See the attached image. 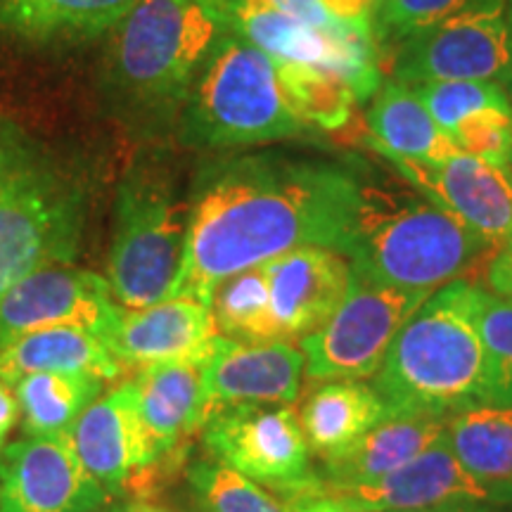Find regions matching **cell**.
<instances>
[{"label": "cell", "instance_id": "cell-3", "mask_svg": "<svg viewBox=\"0 0 512 512\" xmlns=\"http://www.w3.org/2000/svg\"><path fill=\"white\" fill-rule=\"evenodd\" d=\"M489 247L411 183L358 181L356 214L339 254L373 283L434 292L458 280Z\"/></svg>", "mask_w": 512, "mask_h": 512}, {"label": "cell", "instance_id": "cell-36", "mask_svg": "<svg viewBox=\"0 0 512 512\" xmlns=\"http://www.w3.org/2000/svg\"><path fill=\"white\" fill-rule=\"evenodd\" d=\"M486 280H489L494 294L512 302V242L503 245L501 252L494 256L489 271H486Z\"/></svg>", "mask_w": 512, "mask_h": 512}, {"label": "cell", "instance_id": "cell-41", "mask_svg": "<svg viewBox=\"0 0 512 512\" xmlns=\"http://www.w3.org/2000/svg\"><path fill=\"white\" fill-rule=\"evenodd\" d=\"M505 17H508V24H510V29H512V0H508V15H505Z\"/></svg>", "mask_w": 512, "mask_h": 512}, {"label": "cell", "instance_id": "cell-26", "mask_svg": "<svg viewBox=\"0 0 512 512\" xmlns=\"http://www.w3.org/2000/svg\"><path fill=\"white\" fill-rule=\"evenodd\" d=\"M136 3L138 0H0V27L36 41L98 36L121 22Z\"/></svg>", "mask_w": 512, "mask_h": 512}, {"label": "cell", "instance_id": "cell-39", "mask_svg": "<svg viewBox=\"0 0 512 512\" xmlns=\"http://www.w3.org/2000/svg\"><path fill=\"white\" fill-rule=\"evenodd\" d=\"M19 418V403L15 396V389L8 382L0 380V451H3L5 439L10 437L12 427L17 425Z\"/></svg>", "mask_w": 512, "mask_h": 512}, {"label": "cell", "instance_id": "cell-29", "mask_svg": "<svg viewBox=\"0 0 512 512\" xmlns=\"http://www.w3.org/2000/svg\"><path fill=\"white\" fill-rule=\"evenodd\" d=\"M285 83L290 88L299 112L309 121L311 128L337 131L347 124L354 105L358 102L354 86L342 72L316 64L280 62Z\"/></svg>", "mask_w": 512, "mask_h": 512}, {"label": "cell", "instance_id": "cell-21", "mask_svg": "<svg viewBox=\"0 0 512 512\" xmlns=\"http://www.w3.org/2000/svg\"><path fill=\"white\" fill-rule=\"evenodd\" d=\"M446 415L389 413L354 446L325 460L328 484L373 482L399 470L446 437Z\"/></svg>", "mask_w": 512, "mask_h": 512}, {"label": "cell", "instance_id": "cell-2", "mask_svg": "<svg viewBox=\"0 0 512 512\" xmlns=\"http://www.w3.org/2000/svg\"><path fill=\"white\" fill-rule=\"evenodd\" d=\"M479 287L453 280L422 302L373 375L389 413L446 415L484 403Z\"/></svg>", "mask_w": 512, "mask_h": 512}, {"label": "cell", "instance_id": "cell-38", "mask_svg": "<svg viewBox=\"0 0 512 512\" xmlns=\"http://www.w3.org/2000/svg\"><path fill=\"white\" fill-rule=\"evenodd\" d=\"M292 512H366L358 505L344 501V498L332 496L325 491V486L316 494L302 496L292 503Z\"/></svg>", "mask_w": 512, "mask_h": 512}, {"label": "cell", "instance_id": "cell-12", "mask_svg": "<svg viewBox=\"0 0 512 512\" xmlns=\"http://www.w3.org/2000/svg\"><path fill=\"white\" fill-rule=\"evenodd\" d=\"M121 318L107 278L53 264L38 268L0 299V347L27 332L48 328L91 330L107 342Z\"/></svg>", "mask_w": 512, "mask_h": 512}, {"label": "cell", "instance_id": "cell-7", "mask_svg": "<svg viewBox=\"0 0 512 512\" xmlns=\"http://www.w3.org/2000/svg\"><path fill=\"white\" fill-rule=\"evenodd\" d=\"M430 294L373 283L351 271L344 302L323 328L299 344L306 358V377L337 382L373 377L403 323Z\"/></svg>", "mask_w": 512, "mask_h": 512}, {"label": "cell", "instance_id": "cell-28", "mask_svg": "<svg viewBox=\"0 0 512 512\" xmlns=\"http://www.w3.org/2000/svg\"><path fill=\"white\" fill-rule=\"evenodd\" d=\"M219 335L233 342H280L275 332L264 266H252L228 278L211 299Z\"/></svg>", "mask_w": 512, "mask_h": 512}, {"label": "cell", "instance_id": "cell-6", "mask_svg": "<svg viewBox=\"0 0 512 512\" xmlns=\"http://www.w3.org/2000/svg\"><path fill=\"white\" fill-rule=\"evenodd\" d=\"M190 204L152 164H136L117 192L107 283L121 309H145L171 297L183 266Z\"/></svg>", "mask_w": 512, "mask_h": 512}, {"label": "cell", "instance_id": "cell-14", "mask_svg": "<svg viewBox=\"0 0 512 512\" xmlns=\"http://www.w3.org/2000/svg\"><path fill=\"white\" fill-rule=\"evenodd\" d=\"M107 491L67 434L27 437L0 451V512H100Z\"/></svg>", "mask_w": 512, "mask_h": 512}, {"label": "cell", "instance_id": "cell-23", "mask_svg": "<svg viewBox=\"0 0 512 512\" xmlns=\"http://www.w3.org/2000/svg\"><path fill=\"white\" fill-rule=\"evenodd\" d=\"M387 415V406L370 384L339 380L313 392L299 420L309 448L325 463L354 446Z\"/></svg>", "mask_w": 512, "mask_h": 512}, {"label": "cell", "instance_id": "cell-1", "mask_svg": "<svg viewBox=\"0 0 512 512\" xmlns=\"http://www.w3.org/2000/svg\"><path fill=\"white\" fill-rule=\"evenodd\" d=\"M358 178L335 164L254 155L211 164L190 202L183 266L171 297L211 304L228 278L299 247H342Z\"/></svg>", "mask_w": 512, "mask_h": 512}, {"label": "cell", "instance_id": "cell-24", "mask_svg": "<svg viewBox=\"0 0 512 512\" xmlns=\"http://www.w3.org/2000/svg\"><path fill=\"white\" fill-rule=\"evenodd\" d=\"M446 441L479 482L512 501V408L472 406L448 418Z\"/></svg>", "mask_w": 512, "mask_h": 512}, {"label": "cell", "instance_id": "cell-30", "mask_svg": "<svg viewBox=\"0 0 512 512\" xmlns=\"http://www.w3.org/2000/svg\"><path fill=\"white\" fill-rule=\"evenodd\" d=\"M484 347V403L512 408V302L479 287L477 311Z\"/></svg>", "mask_w": 512, "mask_h": 512}, {"label": "cell", "instance_id": "cell-33", "mask_svg": "<svg viewBox=\"0 0 512 512\" xmlns=\"http://www.w3.org/2000/svg\"><path fill=\"white\" fill-rule=\"evenodd\" d=\"M413 88L420 95L422 105L430 112L434 124L446 136H451V131L460 121L477 112H512L503 83L496 81H427Z\"/></svg>", "mask_w": 512, "mask_h": 512}, {"label": "cell", "instance_id": "cell-32", "mask_svg": "<svg viewBox=\"0 0 512 512\" xmlns=\"http://www.w3.org/2000/svg\"><path fill=\"white\" fill-rule=\"evenodd\" d=\"M188 479L207 512H292V505L223 463H197Z\"/></svg>", "mask_w": 512, "mask_h": 512}, {"label": "cell", "instance_id": "cell-17", "mask_svg": "<svg viewBox=\"0 0 512 512\" xmlns=\"http://www.w3.org/2000/svg\"><path fill=\"white\" fill-rule=\"evenodd\" d=\"M261 266L280 342H302L323 328L351 285L349 259L330 247H299Z\"/></svg>", "mask_w": 512, "mask_h": 512}, {"label": "cell", "instance_id": "cell-40", "mask_svg": "<svg viewBox=\"0 0 512 512\" xmlns=\"http://www.w3.org/2000/svg\"><path fill=\"white\" fill-rule=\"evenodd\" d=\"M420 512H494L484 503H460V505H444V508L420 510Z\"/></svg>", "mask_w": 512, "mask_h": 512}, {"label": "cell", "instance_id": "cell-42", "mask_svg": "<svg viewBox=\"0 0 512 512\" xmlns=\"http://www.w3.org/2000/svg\"><path fill=\"white\" fill-rule=\"evenodd\" d=\"M131 512H162V510H157V508H133Z\"/></svg>", "mask_w": 512, "mask_h": 512}, {"label": "cell", "instance_id": "cell-20", "mask_svg": "<svg viewBox=\"0 0 512 512\" xmlns=\"http://www.w3.org/2000/svg\"><path fill=\"white\" fill-rule=\"evenodd\" d=\"M128 382L155 458L207 425L211 406L202 380V361L155 363L140 368Z\"/></svg>", "mask_w": 512, "mask_h": 512}, {"label": "cell", "instance_id": "cell-9", "mask_svg": "<svg viewBox=\"0 0 512 512\" xmlns=\"http://www.w3.org/2000/svg\"><path fill=\"white\" fill-rule=\"evenodd\" d=\"M202 430L211 456L256 484L287 491L294 501L323 489L311 472L309 441L292 406L223 408Z\"/></svg>", "mask_w": 512, "mask_h": 512}, {"label": "cell", "instance_id": "cell-35", "mask_svg": "<svg viewBox=\"0 0 512 512\" xmlns=\"http://www.w3.org/2000/svg\"><path fill=\"white\" fill-rule=\"evenodd\" d=\"M41 169L38 152L19 128L0 117V188Z\"/></svg>", "mask_w": 512, "mask_h": 512}, {"label": "cell", "instance_id": "cell-8", "mask_svg": "<svg viewBox=\"0 0 512 512\" xmlns=\"http://www.w3.org/2000/svg\"><path fill=\"white\" fill-rule=\"evenodd\" d=\"M81 235V200L48 169L0 188V299L38 268L72 264Z\"/></svg>", "mask_w": 512, "mask_h": 512}, {"label": "cell", "instance_id": "cell-19", "mask_svg": "<svg viewBox=\"0 0 512 512\" xmlns=\"http://www.w3.org/2000/svg\"><path fill=\"white\" fill-rule=\"evenodd\" d=\"M67 437L83 467L105 491L119 489L133 472L157 460L138 418L131 382L93 401Z\"/></svg>", "mask_w": 512, "mask_h": 512}, {"label": "cell", "instance_id": "cell-4", "mask_svg": "<svg viewBox=\"0 0 512 512\" xmlns=\"http://www.w3.org/2000/svg\"><path fill=\"white\" fill-rule=\"evenodd\" d=\"M311 124L299 112L278 60L223 31L181 105L178 136L204 150L299 138Z\"/></svg>", "mask_w": 512, "mask_h": 512}, {"label": "cell", "instance_id": "cell-31", "mask_svg": "<svg viewBox=\"0 0 512 512\" xmlns=\"http://www.w3.org/2000/svg\"><path fill=\"white\" fill-rule=\"evenodd\" d=\"M489 10H503V0H375L373 36L399 46L418 31Z\"/></svg>", "mask_w": 512, "mask_h": 512}, {"label": "cell", "instance_id": "cell-25", "mask_svg": "<svg viewBox=\"0 0 512 512\" xmlns=\"http://www.w3.org/2000/svg\"><path fill=\"white\" fill-rule=\"evenodd\" d=\"M368 126L375 136V150L399 157L444 159L460 152L434 124L415 88L401 81H387L377 91L368 112Z\"/></svg>", "mask_w": 512, "mask_h": 512}, {"label": "cell", "instance_id": "cell-13", "mask_svg": "<svg viewBox=\"0 0 512 512\" xmlns=\"http://www.w3.org/2000/svg\"><path fill=\"white\" fill-rule=\"evenodd\" d=\"M380 152L399 174L467 228L491 245L512 240V176L503 164L465 155L444 159H413Z\"/></svg>", "mask_w": 512, "mask_h": 512}, {"label": "cell", "instance_id": "cell-15", "mask_svg": "<svg viewBox=\"0 0 512 512\" xmlns=\"http://www.w3.org/2000/svg\"><path fill=\"white\" fill-rule=\"evenodd\" d=\"M332 496L366 512H420L460 503H503L498 491L470 475L446 437L418 458L373 482L323 484Z\"/></svg>", "mask_w": 512, "mask_h": 512}, {"label": "cell", "instance_id": "cell-18", "mask_svg": "<svg viewBox=\"0 0 512 512\" xmlns=\"http://www.w3.org/2000/svg\"><path fill=\"white\" fill-rule=\"evenodd\" d=\"M219 339L211 304L195 297H169L145 309H121L107 347L124 368L166 361H204Z\"/></svg>", "mask_w": 512, "mask_h": 512}, {"label": "cell", "instance_id": "cell-11", "mask_svg": "<svg viewBox=\"0 0 512 512\" xmlns=\"http://www.w3.org/2000/svg\"><path fill=\"white\" fill-rule=\"evenodd\" d=\"M396 81H512V29L503 10L453 17L399 43Z\"/></svg>", "mask_w": 512, "mask_h": 512}, {"label": "cell", "instance_id": "cell-27", "mask_svg": "<svg viewBox=\"0 0 512 512\" xmlns=\"http://www.w3.org/2000/svg\"><path fill=\"white\" fill-rule=\"evenodd\" d=\"M12 389L27 437H60L100 399L105 380L86 373H34Z\"/></svg>", "mask_w": 512, "mask_h": 512}, {"label": "cell", "instance_id": "cell-22", "mask_svg": "<svg viewBox=\"0 0 512 512\" xmlns=\"http://www.w3.org/2000/svg\"><path fill=\"white\" fill-rule=\"evenodd\" d=\"M124 370L105 339L81 328L27 332L0 347V380L10 387L34 373H86L112 382Z\"/></svg>", "mask_w": 512, "mask_h": 512}, {"label": "cell", "instance_id": "cell-16", "mask_svg": "<svg viewBox=\"0 0 512 512\" xmlns=\"http://www.w3.org/2000/svg\"><path fill=\"white\" fill-rule=\"evenodd\" d=\"M304 373V351L292 342L249 344L219 335L202 361L211 415L235 406H292Z\"/></svg>", "mask_w": 512, "mask_h": 512}, {"label": "cell", "instance_id": "cell-10", "mask_svg": "<svg viewBox=\"0 0 512 512\" xmlns=\"http://www.w3.org/2000/svg\"><path fill=\"white\" fill-rule=\"evenodd\" d=\"M214 3L226 31L245 38L273 60L337 69L351 81L358 102L380 91L373 24H361L349 34H325L275 10L266 0H214Z\"/></svg>", "mask_w": 512, "mask_h": 512}, {"label": "cell", "instance_id": "cell-5", "mask_svg": "<svg viewBox=\"0 0 512 512\" xmlns=\"http://www.w3.org/2000/svg\"><path fill=\"white\" fill-rule=\"evenodd\" d=\"M223 31L214 0H138L110 29L112 88L145 114L181 110Z\"/></svg>", "mask_w": 512, "mask_h": 512}, {"label": "cell", "instance_id": "cell-43", "mask_svg": "<svg viewBox=\"0 0 512 512\" xmlns=\"http://www.w3.org/2000/svg\"><path fill=\"white\" fill-rule=\"evenodd\" d=\"M510 242H512V240H510Z\"/></svg>", "mask_w": 512, "mask_h": 512}, {"label": "cell", "instance_id": "cell-37", "mask_svg": "<svg viewBox=\"0 0 512 512\" xmlns=\"http://www.w3.org/2000/svg\"><path fill=\"white\" fill-rule=\"evenodd\" d=\"M332 17H337L339 22L349 24H373V10L375 0H318Z\"/></svg>", "mask_w": 512, "mask_h": 512}, {"label": "cell", "instance_id": "cell-34", "mask_svg": "<svg viewBox=\"0 0 512 512\" xmlns=\"http://www.w3.org/2000/svg\"><path fill=\"white\" fill-rule=\"evenodd\" d=\"M448 138L465 155L505 166L512 159V112L484 110L472 114L460 121Z\"/></svg>", "mask_w": 512, "mask_h": 512}]
</instances>
